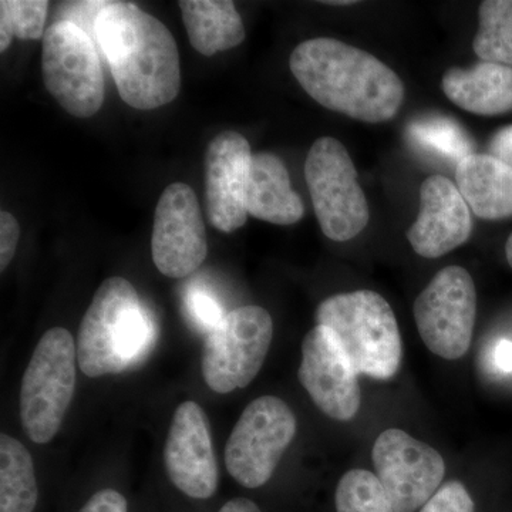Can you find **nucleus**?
I'll use <instances>...</instances> for the list:
<instances>
[{"label": "nucleus", "instance_id": "obj_1", "mask_svg": "<svg viewBox=\"0 0 512 512\" xmlns=\"http://www.w3.org/2000/svg\"><path fill=\"white\" fill-rule=\"evenodd\" d=\"M121 99L137 110L171 103L181 89L177 43L163 22L136 3L106 2L94 22Z\"/></svg>", "mask_w": 512, "mask_h": 512}, {"label": "nucleus", "instance_id": "obj_2", "mask_svg": "<svg viewBox=\"0 0 512 512\" xmlns=\"http://www.w3.org/2000/svg\"><path fill=\"white\" fill-rule=\"evenodd\" d=\"M291 72L320 106L365 123L392 120L404 86L375 56L330 37L302 42L289 60Z\"/></svg>", "mask_w": 512, "mask_h": 512}, {"label": "nucleus", "instance_id": "obj_3", "mask_svg": "<svg viewBox=\"0 0 512 512\" xmlns=\"http://www.w3.org/2000/svg\"><path fill=\"white\" fill-rule=\"evenodd\" d=\"M154 343V323L138 292L120 276L94 293L77 333V362L84 375H117L140 362Z\"/></svg>", "mask_w": 512, "mask_h": 512}, {"label": "nucleus", "instance_id": "obj_4", "mask_svg": "<svg viewBox=\"0 0 512 512\" xmlns=\"http://www.w3.org/2000/svg\"><path fill=\"white\" fill-rule=\"evenodd\" d=\"M357 375L376 380L396 376L403 357L402 335L389 302L373 291L330 296L316 311Z\"/></svg>", "mask_w": 512, "mask_h": 512}, {"label": "nucleus", "instance_id": "obj_5", "mask_svg": "<svg viewBox=\"0 0 512 512\" xmlns=\"http://www.w3.org/2000/svg\"><path fill=\"white\" fill-rule=\"evenodd\" d=\"M77 346L72 333L52 328L37 343L20 386V420L33 443L55 439L76 389Z\"/></svg>", "mask_w": 512, "mask_h": 512}, {"label": "nucleus", "instance_id": "obj_6", "mask_svg": "<svg viewBox=\"0 0 512 512\" xmlns=\"http://www.w3.org/2000/svg\"><path fill=\"white\" fill-rule=\"evenodd\" d=\"M305 178L323 234L336 242L357 237L369 224V205L348 150L332 137L312 144Z\"/></svg>", "mask_w": 512, "mask_h": 512}, {"label": "nucleus", "instance_id": "obj_7", "mask_svg": "<svg viewBox=\"0 0 512 512\" xmlns=\"http://www.w3.org/2000/svg\"><path fill=\"white\" fill-rule=\"evenodd\" d=\"M42 73L47 92L77 119H90L103 106L104 77L89 33L69 20H56L43 37Z\"/></svg>", "mask_w": 512, "mask_h": 512}, {"label": "nucleus", "instance_id": "obj_8", "mask_svg": "<svg viewBox=\"0 0 512 512\" xmlns=\"http://www.w3.org/2000/svg\"><path fill=\"white\" fill-rule=\"evenodd\" d=\"M274 335L271 315L248 305L227 313L208 333L202 349L201 370L215 393L244 389L264 366Z\"/></svg>", "mask_w": 512, "mask_h": 512}, {"label": "nucleus", "instance_id": "obj_9", "mask_svg": "<svg viewBox=\"0 0 512 512\" xmlns=\"http://www.w3.org/2000/svg\"><path fill=\"white\" fill-rule=\"evenodd\" d=\"M296 434L291 407L275 396H262L245 407L227 447L225 466L237 483L258 488L268 483Z\"/></svg>", "mask_w": 512, "mask_h": 512}, {"label": "nucleus", "instance_id": "obj_10", "mask_svg": "<svg viewBox=\"0 0 512 512\" xmlns=\"http://www.w3.org/2000/svg\"><path fill=\"white\" fill-rule=\"evenodd\" d=\"M476 312V285L461 266L437 272L414 302V319L424 345L446 360L460 359L470 349Z\"/></svg>", "mask_w": 512, "mask_h": 512}, {"label": "nucleus", "instance_id": "obj_11", "mask_svg": "<svg viewBox=\"0 0 512 512\" xmlns=\"http://www.w3.org/2000/svg\"><path fill=\"white\" fill-rule=\"evenodd\" d=\"M372 457L394 512L423 508L446 474L439 451L399 429L383 431L377 437Z\"/></svg>", "mask_w": 512, "mask_h": 512}, {"label": "nucleus", "instance_id": "obj_12", "mask_svg": "<svg viewBox=\"0 0 512 512\" xmlns=\"http://www.w3.org/2000/svg\"><path fill=\"white\" fill-rule=\"evenodd\" d=\"M153 261L161 274L183 279L208 255L207 229L197 194L184 183L168 185L157 202L151 237Z\"/></svg>", "mask_w": 512, "mask_h": 512}, {"label": "nucleus", "instance_id": "obj_13", "mask_svg": "<svg viewBox=\"0 0 512 512\" xmlns=\"http://www.w3.org/2000/svg\"><path fill=\"white\" fill-rule=\"evenodd\" d=\"M171 483L188 497L208 500L220 483V468L212 447L210 421L200 404L185 402L175 410L164 447Z\"/></svg>", "mask_w": 512, "mask_h": 512}, {"label": "nucleus", "instance_id": "obj_14", "mask_svg": "<svg viewBox=\"0 0 512 512\" xmlns=\"http://www.w3.org/2000/svg\"><path fill=\"white\" fill-rule=\"evenodd\" d=\"M298 375L313 403L330 419L349 421L359 412V375L329 329L316 326L305 336Z\"/></svg>", "mask_w": 512, "mask_h": 512}, {"label": "nucleus", "instance_id": "obj_15", "mask_svg": "<svg viewBox=\"0 0 512 512\" xmlns=\"http://www.w3.org/2000/svg\"><path fill=\"white\" fill-rule=\"evenodd\" d=\"M252 151L237 131L212 138L205 154V205L212 227L231 234L244 227L248 211L247 184Z\"/></svg>", "mask_w": 512, "mask_h": 512}, {"label": "nucleus", "instance_id": "obj_16", "mask_svg": "<svg viewBox=\"0 0 512 512\" xmlns=\"http://www.w3.org/2000/svg\"><path fill=\"white\" fill-rule=\"evenodd\" d=\"M471 214L460 190L446 177L431 175L420 188V212L407 231L416 254L440 258L471 235Z\"/></svg>", "mask_w": 512, "mask_h": 512}, {"label": "nucleus", "instance_id": "obj_17", "mask_svg": "<svg viewBox=\"0 0 512 512\" xmlns=\"http://www.w3.org/2000/svg\"><path fill=\"white\" fill-rule=\"evenodd\" d=\"M245 201L248 215L275 225L296 224L305 214L284 161L272 153L252 154Z\"/></svg>", "mask_w": 512, "mask_h": 512}, {"label": "nucleus", "instance_id": "obj_18", "mask_svg": "<svg viewBox=\"0 0 512 512\" xmlns=\"http://www.w3.org/2000/svg\"><path fill=\"white\" fill-rule=\"evenodd\" d=\"M448 99L468 113L498 116L512 110V67L481 62L471 69L451 67L443 76Z\"/></svg>", "mask_w": 512, "mask_h": 512}, {"label": "nucleus", "instance_id": "obj_19", "mask_svg": "<svg viewBox=\"0 0 512 512\" xmlns=\"http://www.w3.org/2000/svg\"><path fill=\"white\" fill-rule=\"evenodd\" d=\"M457 188L483 220L512 215V167L490 154H471L458 163Z\"/></svg>", "mask_w": 512, "mask_h": 512}, {"label": "nucleus", "instance_id": "obj_20", "mask_svg": "<svg viewBox=\"0 0 512 512\" xmlns=\"http://www.w3.org/2000/svg\"><path fill=\"white\" fill-rule=\"evenodd\" d=\"M178 6L191 46L201 55L214 56L244 42V23L229 0H181Z\"/></svg>", "mask_w": 512, "mask_h": 512}, {"label": "nucleus", "instance_id": "obj_21", "mask_svg": "<svg viewBox=\"0 0 512 512\" xmlns=\"http://www.w3.org/2000/svg\"><path fill=\"white\" fill-rule=\"evenodd\" d=\"M37 488L35 464L28 448L8 434L0 436V512L35 511Z\"/></svg>", "mask_w": 512, "mask_h": 512}, {"label": "nucleus", "instance_id": "obj_22", "mask_svg": "<svg viewBox=\"0 0 512 512\" xmlns=\"http://www.w3.org/2000/svg\"><path fill=\"white\" fill-rule=\"evenodd\" d=\"M473 49L483 62L512 67V0H485Z\"/></svg>", "mask_w": 512, "mask_h": 512}, {"label": "nucleus", "instance_id": "obj_23", "mask_svg": "<svg viewBox=\"0 0 512 512\" xmlns=\"http://www.w3.org/2000/svg\"><path fill=\"white\" fill-rule=\"evenodd\" d=\"M414 146L430 156L454 161L458 165L473 153V144L464 128L456 121L441 116L414 120L407 128Z\"/></svg>", "mask_w": 512, "mask_h": 512}, {"label": "nucleus", "instance_id": "obj_24", "mask_svg": "<svg viewBox=\"0 0 512 512\" xmlns=\"http://www.w3.org/2000/svg\"><path fill=\"white\" fill-rule=\"evenodd\" d=\"M335 501L338 512H394L376 474L359 468L340 478Z\"/></svg>", "mask_w": 512, "mask_h": 512}, {"label": "nucleus", "instance_id": "obj_25", "mask_svg": "<svg viewBox=\"0 0 512 512\" xmlns=\"http://www.w3.org/2000/svg\"><path fill=\"white\" fill-rule=\"evenodd\" d=\"M49 2L46 0H2L0 12L9 18L13 33L20 40H39L45 37Z\"/></svg>", "mask_w": 512, "mask_h": 512}, {"label": "nucleus", "instance_id": "obj_26", "mask_svg": "<svg viewBox=\"0 0 512 512\" xmlns=\"http://www.w3.org/2000/svg\"><path fill=\"white\" fill-rule=\"evenodd\" d=\"M420 512H474L473 498L466 485L448 481L423 505Z\"/></svg>", "mask_w": 512, "mask_h": 512}, {"label": "nucleus", "instance_id": "obj_27", "mask_svg": "<svg viewBox=\"0 0 512 512\" xmlns=\"http://www.w3.org/2000/svg\"><path fill=\"white\" fill-rule=\"evenodd\" d=\"M185 303H187V311L190 313L191 319L202 329L211 332L224 319L225 315L222 313L221 306L210 293L201 291V289L187 293Z\"/></svg>", "mask_w": 512, "mask_h": 512}, {"label": "nucleus", "instance_id": "obj_28", "mask_svg": "<svg viewBox=\"0 0 512 512\" xmlns=\"http://www.w3.org/2000/svg\"><path fill=\"white\" fill-rule=\"evenodd\" d=\"M20 228L8 211L0 212V271H5L18 248Z\"/></svg>", "mask_w": 512, "mask_h": 512}, {"label": "nucleus", "instance_id": "obj_29", "mask_svg": "<svg viewBox=\"0 0 512 512\" xmlns=\"http://www.w3.org/2000/svg\"><path fill=\"white\" fill-rule=\"evenodd\" d=\"M128 504L119 491L104 488L93 495L79 512H127Z\"/></svg>", "mask_w": 512, "mask_h": 512}, {"label": "nucleus", "instance_id": "obj_30", "mask_svg": "<svg viewBox=\"0 0 512 512\" xmlns=\"http://www.w3.org/2000/svg\"><path fill=\"white\" fill-rule=\"evenodd\" d=\"M490 156L512 167V124L494 134L490 143Z\"/></svg>", "mask_w": 512, "mask_h": 512}, {"label": "nucleus", "instance_id": "obj_31", "mask_svg": "<svg viewBox=\"0 0 512 512\" xmlns=\"http://www.w3.org/2000/svg\"><path fill=\"white\" fill-rule=\"evenodd\" d=\"M494 365L500 372L512 373V340L503 339L495 345Z\"/></svg>", "mask_w": 512, "mask_h": 512}, {"label": "nucleus", "instance_id": "obj_32", "mask_svg": "<svg viewBox=\"0 0 512 512\" xmlns=\"http://www.w3.org/2000/svg\"><path fill=\"white\" fill-rule=\"evenodd\" d=\"M218 512H262L259 510L258 505L252 503L247 498H235V500L228 501L224 507Z\"/></svg>", "mask_w": 512, "mask_h": 512}, {"label": "nucleus", "instance_id": "obj_33", "mask_svg": "<svg viewBox=\"0 0 512 512\" xmlns=\"http://www.w3.org/2000/svg\"><path fill=\"white\" fill-rule=\"evenodd\" d=\"M505 255H507L508 264H510L512 268V234L510 238H508L507 245H505Z\"/></svg>", "mask_w": 512, "mask_h": 512}, {"label": "nucleus", "instance_id": "obj_34", "mask_svg": "<svg viewBox=\"0 0 512 512\" xmlns=\"http://www.w3.org/2000/svg\"><path fill=\"white\" fill-rule=\"evenodd\" d=\"M325 3H328V5H352V3H355V2H350V0H345V2H340V0H336V2H325Z\"/></svg>", "mask_w": 512, "mask_h": 512}]
</instances>
